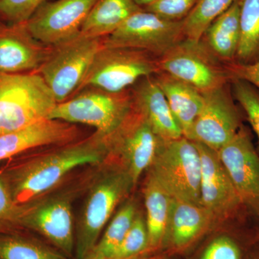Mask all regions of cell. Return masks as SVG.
<instances>
[{
  "mask_svg": "<svg viewBox=\"0 0 259 259\" xmlns=\"http://www.w3.org/2000/svg\"><path fill=\"white\" fill-rule=\"evenodd\" d=\"M135 3H136L141 8H144L145 7L148 6V5L152 4L157 0H134Z\"/></svg>",
  "mask_w": 259,
  "mask_h": 259,
  "instance_id": "obj_35",
  "label": "cell"
},
{
  "mask_svg": "<svg viewBox=\"0 0 259 259\" xmlns=\"http://www.w3.org/2000/svg\"><path fill=\"white\" fill-rule=\"evenodd\" d=\"M213 219L203 206L172 197L163 246L172 250L185 249L202 234Z\"/></svg>",
  "mask_w": 259,
  "mask_h": 259,
  "instance_id": "obj_19",
  "label": "cell"
},
{
  "mask_svg": "<svg viewBox=\"0 0 259 259\" xmlns=\"http://www.w3.org/2000/svg\"><path fill=\"white\" fill-rule=\"evenodd\" d=\"M232 80L233 95L246 114L259 144V91L243 80Z\"/></svg>",
  "mask_w": 259,
  "mask_h": 259,
  "instance_id": "obj_30",
  "label": "cell"
},
{
  "mask_svg": "<svg viewBox=\"0 0 259 259\" xmlns=\"http://www.w3.org/2000/svg\"><path fill=\"white\" fill-rule=\"evenodd\" d=\"M148 169L171 197L202 206L200 155L194 141L163 140Z\"/></svg>",
  "mask_w": 259,
  "mask_h": 259,
  "instance_id": "obj_6",
  "label": "cell"
},
{
  "mask_svg": "<svg viewBox=\"0 0 259 259\" xmlns=\"http://www.w3.org/2000/svg\"><path fill=\"white\" fill-rule=\"evenodd\" d=\"M148 235L146 218L138 212L132 226L110 259H126L148 253Z\"/></svg>",
  "mask_w": 259,
  "mask_h": 259,
  "instance_id": "obj_28",
  "label": "cell"
},
{
  "mask_svg": "<svg viewBox=\"0 0 259 259\" xmlns=\"http://www.w3.org/2000/svg\"><path fill=\"white\" fill-rule=\"evenodd\" d=\"M137 206L134 200L125 202L117 211L96 245L84 259H110L132 226Z\"/></svg>",
  "mask_w": 259,
  "mask_h": 259,
  "instance_id": "obj_25",
  "label": "cell"
},
{
  "mask_svg": "<svg viewBox=\"0 0 259 259\" xmlns=\"http://www.w3.org/2000/svg\"><path fill=\"white\" fill-rule=\"evenodd\" d=\"M162 141L134 108L125 122L107 138L110 156L115 154L120 158L122 168L129 174L135 186L152 164Z\"/></svg>",
  "mask_w": 259,
  "mask_h": 259,
  "instance_id": "obj_11",
  "label": "cell"
},
{
  "mask_svg": "<svg viewBox=\"0 0 259 259\" xmlns=\"http://www.w3.org/2000/svg\"><path fill=\"white\" fill-rule=\"evenodd\" d=\"M185 38L184 20L171 21L143 9L104 37L103 47L139 49L159 57Z\"/></svg>",
  "mask_w": 259,
  "mask_h": 259,
  "instance_id": "obj_9",
  "label": "cell"
},
{
  "mask_svg": "<svg viewBox=\"0 0 259 259\" xmlns=\"http://www.w3.org/2000/svg\"><path fill=\"white\" fill-rule=\"evenodd\" d=\"M47 0H0V23H25Z\"/></svg>",
  "mask_w": 259,
  "mask_h": 259,
  "instance_id": "obj_31",
  "label": "cell"
},
{
  "mask_svg": "<svg viewBox=\"0 0 259 259\" xmlns=\"http://www.w3.org/2000/svg\"><path fill=\"white\" fill-rule=\"evenodd\" d=\"M226 68L231 80H243L259 91V59L250 64L228 63Z\"/></svg>",
  "mask_w": 259,
  "mask_h": 259,
  "instance_id": "obj_34",
  "label": "cell"
},
{
  "mask_svg": "<svg viewBox=\"0 0 259 259\" xmlns=\"http://www.w3.org/2000/svg\"><path fill=\"white\" fill-rule=\"evenodd\" d=\"M155 259H163V258H157V257H156V258Z\"/></svg>",
  "mask_w": 259,
  "mask_h": 259,
  "instance_id": "obj_38",
  "label": "cell"
},
{
  "mask_svg": "<svg viewBox=\"0 0 259 259\" xmlns=\"http://www.w3.org/2000/svg\"><path fill=\"white\" fill-rule=\"evenodd\" d=\"M218 154L242 203L259 218V155L248 130L241 125Z\"/></svg>",
  "mask_w": 259,
  "mask_h": 259,
  "instance_id": "obj_14",
  "label": "cell"
},
{
  "mask_svg": "<svg viewBox=\"0 0 259 259\" xmlns=\"http://www.w3.org/2000/svg\"><path fill=\"white\" fill-rule=\"evenodd\" d=\"M199 0H157L143 9L171 21L184 20Z\"/></svg>",
  "mask_w": 259,
  "mask_h": 259,
  "instance_id": "obj_32",
  "label": "cell"
},
{
  "mask_svg": "<svg viewBox=\"0 0 259 259\" xmlns=\"http://www.w3.org/2000/svg\"><path fill=\"white\" fill-rule=\"evenodd\" d=\"M97 1H47L25 23L27 28L32 36L45 45H57L79 35Z\"/></svg>",
  "mask_w": 259,
  "mask_h": 259,
  "instance_id": "obj_12",
  "label": "cell"
},
{
  "mask_svg": "<svg viewBox=\"0 0 259 259\" xmlns=\"http://www.w3.org/2000/svg\"><path fill=\"white\" fill-rule=\"evenodd\" d=\"M249 259H259V253H257V254L253 255V256H252L251 258H250Z\"/></svg>",
  "mask_w": 259,
  "mask_h": 259,
  "instance_id": "obj_37",
  "label": "cell"
},
{
  "mask_svg": "<svg viewBox=\"0 0 259 259\" xmlns=\"http://www.w3.org/2000/svg\"><path fill=\"white\" fill-rule=\"evenodd\" d=\"M103 47V37L80 33L51 47L45 60L35 72L51 89L57 103L77 92L97 53Z\"/></svg>",
  "mask_w": 259,
  "mask_h": 259,
  "instance_id": "obj_5",
  "label": "cell"
},
{
  "mask_svg": "<svg viewBox=\"0 0 259 259\" xmlns=\"http://www.w3.org/2000/svg\"><path fill=\"white\" fill-rule=\"evenodd\" d=\"M133 109L131 89L110 93L89 87L56 104L49 119L91 126L107 139L125 122Z\"/></svg>",
  "mask_w": 259,
  "mask_h": 259,
  "instance_id": "obj_4",
  "label": "cell"
},
{
  "mask_svg": "<svg viewBox=\"0 0 259 259\" xmlns=\"http://www.w3.org/2000/svg\"><path fill=\"white\" fill-rule=\"evenodd\" d=\"M240 0L218 17L204 32L201 40L218 59H236L240 39Z\"/></svg>",
  "mask_w": 259,
  "mask_h": 259,
  "instance_id": "obj_23",
  "label": "cell"
},
{
  "mask_svg": "<svg viewBox=\"0 0 259 259\" xmlns=\"http://www.w3.org/2000/svg\"><path fill=\"white\" fill-rule=\"evenodd\" d=\"M50 48L32 36L25 23H0V73L36 71L47 58Z\"/></svg>",
  "mask_w": 259,
  "mask_h": 259,
  "instance_id": "obj_16",
  "label": "cell"
},
{
  "mask_svg": "<svg viewBox=\"0 0 259 259\" xmlns=\"http://www.w3.org/2000/svg\"><path fill=\"white\" fill-rule=\"evenodd\" d=\"M27 204L15 202L5 179L0 177V234L22 228L21 221Z\"/></svg>",
  "mask_w": 259,
  "mask_h": 259,
  "instance_id": "obj_29",
  "label": "cell"
},
{
  "mask_svg": "<svg viewBox=\"0 0 259 259\" xmlns=\"http://www.w3.org/2000/svg\"><path fill=\"white\" fill-rule=\"evenodd\" d=\"M156 257L149 256L147 253L146 254H142L138 255V256L133 257V258H126V259H155Z\"/></svg>",
  "mask_w": 259,
  "mask_h": 259,
  "instance_id": "obj_36",
  "label": "cell"
},
{
  "mask_svg": "<svg viewBox=\"0 0 259 259\" xmlns=\"http://www.w3.org/2000/svg\"><path fill=\"white\" fill-rule=\"evenodd\" d=\"M56 104L38 73H0V135L49 119Z\"/></svg>",
  "mask_w": 259,
  "mask_h": 259,
  "instance_id": "obj_2",
  "label": "cell"
},
{
  "mask_svg": "<svg viewBox=\"0 0 259 259\" xmlns=\"http://www.w3.org/2000/svg\"><path fill=\"white\" fill-rule=\"evenodd\" d=\"M194 143L201 159V203L213 218L231 217L243 205L231 177L218 151L200 143Z\"/></svg>",
  "mask_w": 259,
  "mask_h": 259,
  "instance_id": "obj_15",
  "label": "cell"
},
{
  "mask_svg": "<svg viewBox=\"0 0 259 259\" xmlns=\"http://www.w3.org/2000/svg\"><path fill=\"white\" fill-rule=\"evenodd\" d=\"M144 194L149 254L164 245L172 197L150 171L145 182Z\"/></svg>",
  "mask_w": 259,
  "mask_h": 259,
  "instance_id": "obj_21",
  "label": "cell"
},
{
  "mask_svg": "<svg viewBox=\"0 0 259 259\" xmlns=\"http://www.w3.org/2000/svg\"><path fill=\"white\" fill-rule=\"evenodd\" d=\"M153 76L164 94L183 136L189 139L194 121L203 106V93L162 71Z\"/></svg>",
  "mask_w": 259,
  "mask_h": 259,
  "instance_id": "obj_20",
  "label": "cell"
},
{
  "mask_svg": "<svg viewBox=\"0 0 259 259\" xmlns=\"http://www.w3.org/2000/svg\"><path fill=\"white\" fill-rule=\"evenodd\" d=\"M244 252L239 242L233 237L222 235L207 245L199 259H243Z\"/></svg>",
  "mask_w": 259,
  "mask_h": 259,
  "instance_id": "obj_33",
  "label": "cell"
},
{
  "mask_svg": "<svg viewBox=\"0 0 259 259\" xmlns=\"http://www.w3.org/2000/svg\"><path fill=\"white\" fill-rule=\"evenodd\" d=\"M0 259H72L36 238L6 233L0 234Z\"/></svg>",
  "mask_w": 259,
  "mask_h": 259,
  "instance_id": "obj_26",
  "label": "cell"
},
{
  "mask_svg": "<svg viewBox=\"0 0 259 259\" xmlns=\"http://www.w3.org/2000/svg\"><path fill=\"white\" fill-rule=\"evenodd\" d=\"M239 23L237 63L255 62L259 59V0H240Z\"/></svg>",
  "mask_w": 259,
  "mask_h": 259,
  "instance_id": "obj_24",
  "label": "cell"
},
{
  "mask_svg": "<svg viewBox=\"0 0 259 259\" xmlns=\"http://www.w3.org/2000/svg\"><path fill=\"white\" fill-rule=\"evenodd\" d=\"M130 89L134 108L161 139L171 141L183 137L182 129L153 75L140 79Z\"/></svg>",
  "mask_w": 259,
  "mask_h": 259,
  "instance_id": "obj_18",
  "label": "cell"
},
{
  "mask_svg": "<svg viewBox=\"0 0 259 259\" xmlns=\"http://www.w3.org/2000/svg\"><path fill=\"white\" fill-rule=\"evenodd\" d=\"M142 8L134 0H97L81 28V33L106 37Z\"/></svg>",
  "mask_w": 259,
  "mask_h": 259,
  "instance_id": "obj_22",
  "label": "cell"
},
{
  "mask_svg": "<svg viewBox=\"0 0 259 259\" xmlns=\"http://www.w3.org/2000/svg\"><path fill=\"white\" fill-rule=\"evenodd\" d=\"M135 185L122 167L105 170L94 180L75 232V259H84L100 238L115 207Z\"/></svg>",
  "mask_w": 259,
  "mask_h": 259,
  "instance_id": "obj_3",
  "label": "cell"
},
{
  "mask_svg": "<svg viewBox=\"0 0 259 259\" xmlns=\"http://www.w3.org/2000/svg\"><path fill=\"white\" fill-rule=\"evenodd\" d=\"M79 130L69 122L47 119L20 131L0 135V161L33 148L77 141Z\"/></svg>",
  "mask_w": 259,
  "mask_h": 259,
  "instance_id": "obj_17",
  "label": "cell"
},
{
  "mask_svg": "<svg viewBox=\"0 0 259 259\" xmlns=\"http://www.w3.org/2000/svg\"><path fill=\"white\" fill-rule=\"evenodd\" d=\"M158 71V57L147 51L102 47L76 93L89 87L120 93L128 90L140 79Z\"/></svg>",
  "mask_w": 259,
  "mask_h": 259,
  "instance_id": "obj_7",
  "label": "cell"
},
{
  "mask_svg": "<svg viewBox=\"0 0 259 259\" xmlns=\"http://www.w3.org/2000/svg\"><path fill=\"white\" fill-rule=\"evenodd\" d=\"M21 227L36 232L56 249L74 259L75 232L69 193L42 197L27 204Z\"/></svg>",
  "mask_w": 259,
  "mask_h": 259,
  "instance_id": "obj_10",
  "label": "cell"
},
{
  "mask_svg": "<svg viewBox=\"0 0 259 259\" xmlns=\"http://www.w3.org/2000/svg\"><path fill=\"white\" fill-rule=\"evenodd\" d=\"M226 85L204 93V104L188 139L219 151L241 127L239 112Z\"/></svg>",
  "mask_w": 259,
  "mask_h": 259,
  "instance_id": "obj_13",
  "label": "cell"
},
{
  "mask_svg": "<svg viewBox=\"0 0 259 259\" xmlns=\"http://www.w3.org/2000/svg\"><path fill=\"white\" fill-rule=\"evenodd\" d=\"M110 157L106 137L95 132L87 139L58 146L19 165L5 179L15 202L30 203L52 190L70 172L83 165H99Z\"/></svg>",
  "mask_w": 259,
  "mask_h": 259,
  "instance_id": "obj_1",
  "label": "cell"
},
{
  "mask_svg": "<svg viewBox=\"0 0 259 259\" xmlns=\"http://www.w3.org/2000/svg\"><path fill=\"white\" fill-rule=\"evenodd\" d=\"M236 0H199L184 20L185 38L199 41L209 25L223 14Z\"/></svg>",
  "mask_w": 259,
  "mask_h": 259,
  "instance_id": "obj_27",
  "label": "cell"
},
{
  "mask_svg": "<svg viewBox=\"0 0 259 259\" xmlns=\"http://www.w3.org/2000/svg\"><path fill=\"white\" fill-rule=\"evenodd\" d=\"M158 64L160 71L202 93L225 86L231 80L226 66L202 40L183 39L158 57Z\"/></svg>",
  "mask_w": 259,
  "mask_h": 259,
  "instance_id": "obj_8",
  "label": "cell"
}]
</instances>
